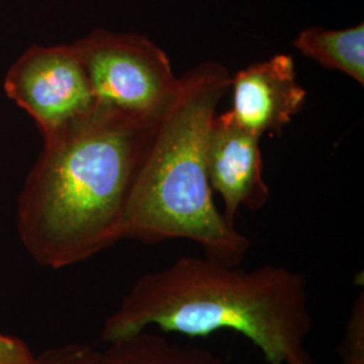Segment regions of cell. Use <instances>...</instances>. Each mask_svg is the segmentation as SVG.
<instances>
[{"mask_svg":"<svg viewBox=\"0 0 364 364\" xmlns=\"http://www.w3.org/2000/svg\"><path fill=\"white\" fill-rule=\"evenodd\" d=\"M164 117L96 105L43 141L16 213L18 234L33 259L60 270L123 240L131 195Z\"/></svg>","mask_w":364,"mask_h":364,"instance_id":"cell-1","label":"cell"},{"mask_svg":"<svg viewBox=\"0 0 364 364\" xmlns=\"http://www.w3.org/2000/svg\"><path fill=\"white\" fill-rule=\"evenodd\" d=\"M262 138L245 130L227 111L213 119L207 141V173L212 191L220 195L224 216L234 223L240 208L264 207L270 191L263 180Z\"/></svg>","mask_w":364,"mask_h":364,"instance_id":"cell-6","label":"cell"},{"mask_svg":"<svg viewBox=\"0 0 364 364\" xmlns=\"http://www.w3.org/2000/svg\"><path fill=\"white\" fill-rule=\"evenodd\" d=\"M3 87L7 97L33 117L43 141L97 105L73 43L30 46L9 69Z\"/></svg>","mask_w":364,"mask_h":364,"instance_id":"cell-5","label":"cell"},{"mask_svg":"<svg viewBox=\"0 0 364 364\" xmlns=\"http://www.w3.org/2000/svg\"><path fill=\"white\" fill-rule=\"evenodd\" d=\"M340 364H364V293L352 302L338 348Z\"/></svg>","mask_w":364,"mask_h":364,"instance_id":"cell-10","label":"cell"},{"mask_svg":"<svg viewBox=\"0 0 364 364\" xmlns=\"http://www.w3.org/2000/svg\"><path fill=\"white\" fill-rule=\"evenodd\" d=\"M97 350L87 343H68L38 355V364H95Z\"/></svg>","mask_w":364,"mask_h":364,"instance_id":"cell-11","label":"cell"},{"mask_svg":"<svg viewBox=\"0 0 364 364\" xmlns=\"http://www.w3.org/2000/svg\"><path fill=\"white\" fill-rule=\"evenodd\" d=\"M144 329L191 338L231 331L269 364H289L312 333L308 278L284 266L245 270L209 257H181L139 277L105 318L111 343Z\"/></svg>","mask_w":364,"mask_h":364,"instance_id":"cell-2","label":"cell"},{"mask_svg":"<svg viewBox=\"0 0 364 364\" xmlns=\"http://www.w3.org/2000/svg\"><path fill=\"white\" fill-rule=\"evenodd\" d=\"M294 46L305 57L326 69L338 70L363 85V23L343 30L308 27L294 39Z\"/></svg>","mask_w":364,"mask_h":364,"instance_id":"cell-9","label":"cell"},{"mask_svg":"<svg viewBox=\"0 0 364 364\" xmlns=\"http://www.w3.org/2000/svg\"><path fill=\"white\" fill-rule=\"evenodd\" d=\"M289 364H316L312 360L311 355L308 353V351L302 352L301 355H299L297 358H294L293 360H290Z\"/></svg>","mask_w":364,"mask_h":364,"instance_id":"cell-13","label":"cell"},{"mask_svg":"<svg viewBox=\"0 0 364 364\" xmlns=\"http://www.w3.org/2000/svg\"><path fill=\"white\" fill-rule=\"evenodd\" d=\"M0 364H38V355L22 338L0 333Z\"/></svg>","mask_w":364,"mask_h":364,"instance_id":"cell-12","label":"cell"},{"mask_svg":"<svg viewBox=\"0 0 364 364\" xmlns=\"http://www.w3.org/2000/svg\"><path fill=\"white\" fill-rule=\"evenodd\" d=\"M73 46L97 105L164 117L180 95L168 54L146 36L95 28Z\"/></svg>","mask_w":364,"mask_h":364,"instance_id":"cell-4","label":"cell"},{"mask_svg":"<svg viewBox=\"0 0 364 364\" xmlns=\"http://www.w3.org/2000/svg\"><path fill=\"white\" fill-rule=\"evenodd\" d=\"M95 364H232L215 352L181 344L154 329L107 343Z\"/></svg>","mask_w":364,"mask_h":364,"instance_id":"cell-8","label":"cell"},{"mask_svg":"<svg viewBox=\"0 0 364 364\" xmlns=\"http://www.w3.org/2000/svg\"><path fill=\"white\" fill-rule=\"evenodd\" d=\"M230 90L235 120L259 138L281 135L306 100V91L297 82L294 61L287 54H275L239 70L231 77Z\"/></svg>","mask_w":364,"mask_h":364,"instance_id":"cell-7","label":"cell"},{"mask_svg":"<svg viewBox=\"0 0 364 364\" xmlns=\"http://www.w3.org/2000/svg\"><path fill=\"white\" fill-rule=\"evenodd\" d=\"M131 195L123 239L158 245L186 239L205 257L237 266L250 240L216 207L207 173V141L219 102L230 92L225 66L205 61L181 76Z\"/></svg>","mask_w":364,"mask_h":364,"instance_id":"cell-3","label":"cell"}]
</instances>
